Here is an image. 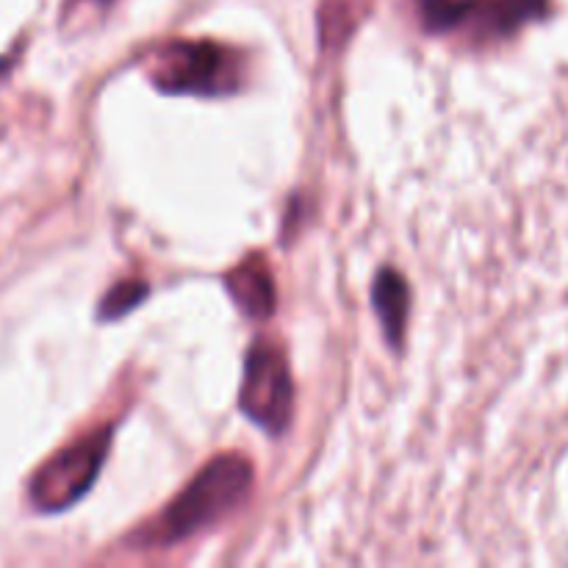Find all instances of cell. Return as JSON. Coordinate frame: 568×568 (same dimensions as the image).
<instances>
[{"label":"cell","instance_id":"obj_7","mask_svg":"<svg viewBox=\"0 0 568 568\" xmlns=\"http://www.w3.org/2000/svg\"><path fill=\"white\" fill-rule=\"evenodd\" d=\"M544 11H547V0H488L486 9L477 17L486 20L491 31L510 33L525 22L538 20Z\"/></svg>","mask_w":568,"mask_h":568},{"label":"cell","instance_id":"obj_4","mask_svg":"<svg viewBox=\"0 0 568 568\" xmlns=\"http://www.w3.org/2000/svg\"><path fill=\"white\" fill-rule=\"evenodd\" d=\"M109 442V430H100L50 458L31 483L33 505L44 514H55L78 503L100 475Z\"/></svg>","mask_w":568,"mask_h":568},{"label":"cell","instance_id":"obj_5","mask_svg":"<svg viewBox=\"0 0 568 568\" xmlns=\"http://www.w3.org/2000/svg\"><path fill=\"white\" fill-rule=\"evenodd\" d=\"M227 292L233 294L239 308L253 320H264L275 311V286L264 261L253 258L233 270L225 281Z\"/></svg>","mask_w":568,"mask_h":568},{"label":"cell","instance_id":"obj_9","mask_svg":"<svg viewBox=\"0 0 568 568\" xmlns=\"http://www.w3.org/2000/svg\"><path fill=\"white\" fill-rule=\"evenodd\" d=\"M144 297H148V286H144V283H133V281L116 283V286L103 297V305H100L98 316L109 322L120 320V316H125L128 311L136 308Z\"/></svg>","mask_w":568,"mask_h":568},{"label":"cell","instance_id":"obj_8","mask_svg":"<svg viewBox=\"0 0 568 568\" xmlns=\"http://www.w3.org/2000/svg\"><path fill=\"white\" fill-rule=\"evenodd\" d=\"M488 0H419L422 17L433 31H449L486 9Z\"/></svg>","mask_w":568,"mask_h":568},{"label":"cell","instance_id":"obj_2","mask_svg":"<svg viewBox=\"0 0 568 568\" xmlns=\"http://www.w3.org/2000/svg\"><path fill=\"white\" fill-rule=\"evenodd\" d=\"M153 83L170 94H227L236 89V59L220 44L175 42L155 55Z\"/></svg>","mask_w":568,"mask_h":568},{"label":"cell","instance_id":"obj_1","mask_svg":"<svg viewBox=\"0 0 568 568\" xmlns=\"http://www.w3.org/2000/svg\"><path fill=\"white\" fill-rule=\"evenodd\" d=\"M253 483V466L239 455L216 458L189 483L181 497L159 516L144 544H175L231 514Z\"/></svg>","mask_w":568,"mask_h":568},{"label":"cell","instance_id":"obj_3","mask_svg":"<svg viewBox=\"0 0 568 568\" xmlns=\"http://www.w3.org/2000/svg\"><path fill=\"white\" fill-rule=\"evenodd\" d=\"M292 403L294 386L283 353L266 342L253 344L244 361V381L239 394L242 410L272 436H281L292 419Z\"/></svg>","mask_w":568,"mask_h":568},{"label":"cell","instance_id":"obj_6","mask_svg":"<svg viewBox=\"0 0 568 568\" xmlns=\"http://www.w3.org/2000/svg\"><path fill=\"white\" fill-rule=\"evenodd\" d=\"M372 300H375V311L383 322V331H386L388 344L397 347L403 342L405 320H408V286H405L403 275L392 270H383L377 275L375 288H372Z\"/></svg>","mask_w":568,"mask_h":568}]
</instances>
